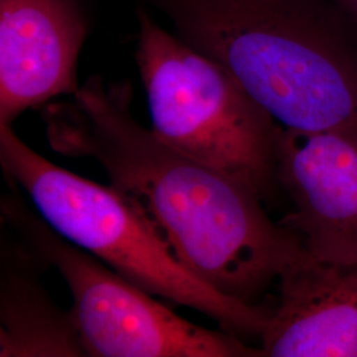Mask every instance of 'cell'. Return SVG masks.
<instances>
[{
  "label": "cell",
  "mask_w": 357,
  "mask_h": 357,
  "mask_svg": "<svg viewBox=\"0 0 357 357\" xmlns=\"http://www.w3.org/2000/svg\"><path fill=\"white\" fill-rule=\"evenodd\" d=\"M277 176L295 206L283 224L307 252L357 264V132L280 128Z\"/></svg>",
  "instance_id": "8992f818"
},
{
  "label": "cell",
  "mask_w": 357,
  "mask_h": 357,
  "mask_svg": "<svg viewBox=\"0 0 357 357\" xmlns=\"http://www.w3.org/2000/svg\"><path fill=\"white\" fill-rule=\"evenodd\" d=\"M281 128L357 132V17L333 0H155Z\"/></svg>",
  "instance_id": "7a4b0ae2"
},
{
  "label": "cell",
  "mask_w": 357,
  "mask_h": 357,
  "mask_svg": "<svg viewBox=\"0 0 357 357\" xmlns=\"http://www.w3.org/2000/svg\"><path fill=\"white\" fill-rule=\"evenodd\" d=\"M86 31L77 0H0V125L76 93Z\"/></svg>",
  "instance_id": "52a82bcc"
},
{
  "label": "cell",
  "mask_w": 357,
  "mask_h": 357,
  "mask_svg": "<svg viewBox=\"0 0 357 357\" xmlns=\"http://www.w3.org/2000/svg\"><path fill=\"white\" fill-rule=\"evenodd\" d=\"M333 1H336L348 13H352L355 17H357V0H333Z\"/></svg>",
  "instance_id": "30bf717a"
},
{
  "label": "cell",
  "mask_w": 357,
  "mask_h": 357,
  "mask_svg": "<svg viewBox=\"0 0 357 357\" xmlns=\"http://www.w3.org/2000/svg\"><path fill=\"white\" fill-rule=\"evenodd\" d=\"M4 176L64 238L147 293L190 307L238 337H258L271 307L249 306L218 293L178 261L141 208L113 184L101 185L53 165L0 125Z\"/></svg>",
  "instance_id": "3957f363"
},
{
  "label": "cell",
  "mask_w": 357,
  "mask_h": 357,
  "mask_svg": "<svg viewBox=\"0 0 357 357\" xmlns=\"http://www.w3.org/2000/svg\"><path fill=\"white\" fill-rule=\"evenodd\" d=\"M1 222L63 275L85 356H264L261 348L243 344L230 332L212 331L178 317L153 294L59 234L15 188L3 196Z\"/></svg>",
  "instance_id": "5b68a950"
},
{
  "label": "cell",
  "mask_w": 357,
  "mask_h": 357,
  "mask_svg": "<svg viewBox=\"0 0 357 357\" xmlns=\"http://www.w3.org/2000/svg\"><path fill=\"white\" fill-rule=\"evenodd\" d=\"M268 357H357V264L307 252L277 284L261 336Z\"/></svg>",
  "instance_id": "ba28073f"
},
{
  "label": "cell",
  "mask_w": 357,
  "mask_h": 357,
  "mask_svg": "<svg viewBox=\"0 0 357 357\" xmlns=\"http://www.w3.org/2000/svg\"><path fill=\"white\" fill-rule=\"evenodd\" d=\"M131 101L126 81L89 77L69 100L44 106L50 147L96 160L200 281L245 305L270 306L265 295L307 255L301 237L271 221L253 187L143 128Z\"/></svg>",
  "instance_id": "6da1fadb"
},
{
  "label": "cell",
  "mask_w": 357,
  "mask_h": 357,
  "mask_svg": "<svg viewBox=\"0 0 357 357\" xmlns=\"http://www.w3.org/2000/svg\"><path fill=\"white\" fill-rule=\"evenodd\" d=\"M1 225L0 356H85L70 311L57 306L41 282L50 266Z\"/></svg>",
  "instance_id": "9c48e42d"
},
{
  "label": "cell",
  "mask_w": 357,
  "mask_h": 357,
  "mask_svg": "<svg viewBox=\"0 0 357 357\" xmlns=\"http://www.w3.org/2000/svg\"><path fill=\"white\" fill-rule=\"evenodd\" d=\"M153 132L178 153L253 187L278 184L280 125L213 59L139 13L135 52Z\"/></svg>",
  "instance_id": "277c9868"
}]
</instances>
